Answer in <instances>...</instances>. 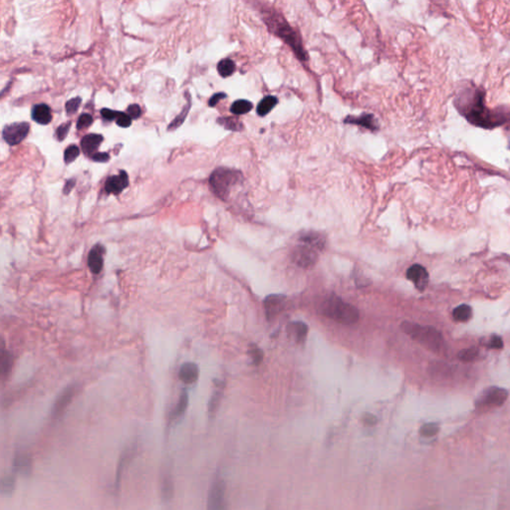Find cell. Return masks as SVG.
Here are the masks:
<instances>
[{
  "label": "cell",
  "instance_id": "1",
  "mask_svg": "<svg viewBox=\"0 0 510 510\" xmlns=\"http://www.w3.org/2000/svg\"><path fill=\"white\" fill-rule=\"evenodd\" d=\"M454 106L475 126L493 129L510 123V109L499 108L497 110H490L484 103V91L472 84L459 90L454 99Z\"/></svg>",
  "mask_w": 510,
  "mask_h": 510
},
{
  "label": "cell",
  "instance_id": "2",
  "mask_svg": "<svg viewBox=\"0 0 510 510\" xmlns=\"http://www.w3.org/2000/svg\"><path fill=\"white\" fill-rule=\"evenodd\" d=\"M262 18L268 29L292 49L300 61L305 62L308 60V54L304 49L299 34L289 25L281 14L273 9H264Z\"/></svg>",
  "mask_w": 510,
  "mask_h": 510
},
{
  "label": "cell",
  "instance_id": "3",
  "mask_svg": "<svg viewBox=\"0 0 510 510\" xmlns=\"http://www.w3.org/2000/svg\"><path fill=\"white\" fill-rule=\"evenodd\" d=\"M243 174L240 170L229 168H217L210 175L209 185L213 194L223 200H227L233 188L240 185Z\"/></svg>",
  "mask_w": 510,
  "mask_h": 510
},
{
  "label": "cell",
  "instance_id": "4",
  "mask_svg": "<svg viewBox=\"0 0 510 510\" xmlns=\"http://www.w3.org/2000/svg\"><path fill=\"white\" fill-rule=\"evenodd\" d=\"M403 331L415 341L431 352H440L443 347V337L441 333L429 326H422L412 322H403Z\"/></svg>",
  "mask_w": 510,
  "mask_h": 510
},
{
  "label": "cell",
  "instance_id": "5",
  "mask_svg": "<svg viewBox=\"0 0 510 510\" xmlns=\"http://www.w3.org/2000/svg\"><path fill=\"white\" fill-rule=\"evenodd\" d=\"M321 310L324 316L344 325H353L360 317L359 311L356 307L344 302L338 297L327 299L322 304Z\"/></svg>",
  "mask_w": 510,
  "mask_h": 510
},
{
  "label": "cell",
  "instance_id": "6",
  "mask_svg": "<svg viewBox=\"0 0 510 510\" xmlns=\"http://www.w3.org/2000/svg\"><path fill=\"white\" fill-rule=\"evenodd\" d=\"M508 397L506 390L498 387H490L486 389L477 402L479 409H488L500 407L504 404Z\"/></svg>",
  "mask_w": 510,
  "mask_h": 510
},
{
  "label": "cell",
  "instance_id": "7",
  "mask_svg": "<svg viewBox=\"0 0 510 510\" xmlns=\"http://www.w3.org/2000/svg\"><path fill=\"white\" fill-rule=\"evenodd\" d=\"M226 482L217 479L210 486L207 498V510H227L226 503Z\"/></svg>",
  "mask_w": 510,
  "mask_h": 510
},
{
  "label": "cell",
  "instance_id": "8",
  "mask_svg": "<svg viewBox=\"0 0 510 510\" xmlns=\"http://www.w3.org/2000/svg\"><path fill=\"white\" fill-rule=\"evenodd\" d=\"M292 260L302 268H310L315 265L318 259L317 250L313 247L301 243L292 251Z\"/></svg>",
  "mask_w": 510,
  "mask_h": 510
},
{
  "label": "cell",
  "instance_id": "9",
  "mask_svg": "<svg viewBox=\"0 0 510 510\" xmlns=\"http://www.w3.org/2000/svg\"><path fill=\"white\" fill-rule=\"evenodd\" d=\"M29 130L30 126L26 122L12 123L4 127L2 131V137L8 144L15 145L20 143L26 138Z\"/></svg>",
  "mask_w": 510,
  "mask_h": 510
},
{
  "label": "cell",
  "instance_id": "10",
  "mask_svg": "<svg viewBox=\"0 0 510 510\" xmlns=\"http://www.w3.org/2000/svg\"><path fill=\"white\" fill-rule=\"evenodd\" d=\"M407 277L414 283L419 291H425L428 285V273L426 269L420 264L412 265L407 271Z\"/></svg>",
  "mask_w": 510,
  "mask_h": 510
},
{
  "label": "cell",
  "instance_id": "11",
  "mask_svg": "<svg viewBox=\"0 0 510 510\" xmlns=\"http://www.w3.org/2000/svg\"><path fill=\"white\" fill-rule=\"evenodd\" d=\"M129 186V176L125 170H121L119 174L112 175L106 181L105 191L107 194H112L115 196L120 195L123 190Z\"/></svg>",
  "mask_w": 510,
  "mask_h": 510
},
{
  "label": "cell",
  "instance_id": "12",
  "mask_svg": "<svg viewBox=\"0 0 510 510\" xmlns=\"http://www.w3.org/2000/svg\"><path fill=\"white\" fill-rule=\"evenodd\" d=\"M105 248L102 244H96L92 247L88 255V266L93 274H99L104 266Z\"/></svg>",
  "mask_w": 510,
  "mask_h": 510
},
{
  "label": "cell",
  "instance_id": "13",
  "mask_svg": "<svg viewBox=\"0 0 510 510\" xmlns=\"http://www.w3.org/2000/svg\"><path fill=\"white\" fill-rule=\"evenodd\" d=\"M285 299H286V297L281 294H271V295H268L264 299L263 305H264L266 317L269 320H271L278 313L281 312V310L283 309V306H284Z\"/></svg>",
  "mask_w": 510,
  "mask_h": 510
},
{
  "label": "cell",
  "instance_id": "14",
  "mask_svg": "<svg viewBox=\"0 0 510 510\" xmlns=\"http://www.w3.org/2000/svg\"><path fill=\"white\" fill-rule=\"evenodd\" d=\"M345 124H351V125H357L360 127H363L365 129L371 130V131H377L379 129V124L377 119L372 114L364 113L359 117L355 116H348L344 120Z\"/></svg>",
  "mask_w": 510,
  "mask_h": 510
},
{
  "label": "cell",
  "instance_id": "15",
  "mask_svg": "<svg viewBox=\"0 0 510 510\" xmlns=\"http://www.w3.org/2000/svg\"><path fill=\"white\" fill-rule=\"evenodd\" d=\"M178 377L181 382L187 385H192L196 383L199 377L198 366L197 364L192 362H187L183 364L179 369Z\"/></svg>",
  "mask_w": 510,
  "mask_h": 510
},
{
  "label": "cell",
  "instance_id": "16",
  "mask_svg": "<svg viewBox=\"0 0 510 510\" xmlns=\"http://www.w3.org/2000/svg\"><path fill=\"white\" fill-rule=\"evenodd\" d=\"M104 138L101 135L98 134H89L86 135L81 142V148L82 151L86 156H90L92 158L93 155L97 153L98 148L100 147L101 142H103Z\"/></svg>",
  "mask_w": 510,
  "mask_h": 510
},
{
  "label": "cell",
  "instance_id": "17",
  "mask_svg": "<svg viewBox=\"0 0 510 510\" xmlns=\"http://www.w3.org/2000/svg\"><path fill=\"white\" fill-rule=\"evenodd\" d=\"M32 119L40 125H48L52 121L51 109L46 104H37L32 108Z\"/></svg>",
  "mask_w": 510,
  "mask_h": 510
},
{
  "label": "cell",
  "instance_id": "18",
  "mask_svg": "<svg viewBox=\"0 0 510 510\" xmlns=\"http://www.w3.org/2000/svg\"><path fill=\"white\" fill-rule=\"evenodd\" d=\"M287 332L293 340L297 343H301L307 336L308 327L303 322H292L287 326Z\"/></svg>",
  "mask_w": 510,
  "mask_h": 510
},
{
  "label": "cell",
  "instance_id": "19",
  "mask_svg": "<svg viewBox=\"0 0 510 510\" xmlns=\"http://www.w3.org/2000/svg\"><path fill=\"white\" fill-rule=\"evenodd\" d=\"M74 391L75 390L73 387L69 388V389L65 390V392L58 397V399L56 400V403L53 407V410H52V415L54 417L60 416L65 411V409L68 407V405L72 400L73 396H74V394H75Z\"/></svg>",
  "mask_w": 510,
  "mask_h": 510
},
{
  "label": "cell",
  "instance_id": "20",
  "mask_svg": "<svg viewBox=\"0 0 510 510\" xmlns=\"http://www.w3.org/2000/svg\"><path fill=\"white\" fill-rule=\"evenodd\" d=\"M136 449H137L136 446H133L132 448H128L121 455V458H120V461H119V465H118V468H117V473H116V481H115V489L117 491L119 490V486H120V482H121V478H122V473L124 471L125 465L134 456V454L136 453Z\"/></svg>",
  "mask_w": 510,
  "mask_h": 510
},
{
  "label": "cell",
  "instance_id": "21",
  "mask_svg": "<svg viewBox=\"0 0 510 510\" xmlns=\"http://www.w3.org/2000/svg\"><path fill=\"white\" fill-rule=\"evenodd\" d=\"M300 242L313 247L316 250H321L325 245L324 236L318 232H306L300 236Z\"/></svg>",
  "mask_w": 510,
  "mask_h": 510
},
{
  "label": "cell",
  "instance_id": "22",
  "mask_svg": "<svg viewBox=\"0 0 510 510\" xmlns=\"http://www.w3.org/2000/svg\"><path fill=\"white\" fill-rule=\"evenodd\" d=\"M278 99L275 96L269 95L264 97L257 105L256 112L260 117H264L271 112L272 109L277 105Z\"/></svg>",
  "mask_w": 510,
  "mask_h": 510
},
{
  "label": "cell",
  "instance_id": "23",
  "mask_svg": "<svg viewBox=\"0 0 510 510\" xmlns=\"http://www.w3.org/2000/svg\"><path fill=\"white\" fill-rule=\"evenodd\" d=\"M189 406V395L187 391H183L178 398V402L170 414V420H176L185 414Z\"/></svg>",
  "mask_w": 510,
  "mask_h": 510
},
{
  "label": "cell",
  "instance_id": "24",
  "mask_svg": "<svg viewBox=\"0 0 510 510\" xmlns=\"http://www.w3.org/2000/svg\"><path fill=\"white\" fill-rule=\"evenodd\" d=\"M14 468L22 475H29L32 469V460L28 455L18 454L14 458Z\"/></svg>",
  "mask_w": 510,
  "mask_h": 510
},
{
  "label": "cell",
  "instance_id": "25",
  "mask_svg": "<svg viewBox=\"0 0 510 510\" xmlns=\"http://www.w3.org/2000/svg\"><path fill=\"white\" fill-rule=\"evenodd\" d=\"M252 108L253 105L250 101L240 99L233 102V104L230 107V112L234 115H243L250 112Z\"/></svg>",
  "mask_w": 510,
  "mask_h": 510
},
{
  "label": "cell",
  "instance_id": "26",
  "mask_svg": "<svg viewBox=\"0 0 510 510\" xmlns=\"http://www.w3.org/2000/svg\"><path fill=\"white\" fill-rule=\"evenodd\" d=\"M453 319L457 322H467L472 316V309L469 305L461 304L453 310Z\"/></svg>",
  "mask_w": 510,
  "mask_h": 510
},
{
  "label": "cell",
  "instance_id": "27",
  "mask_svg": "<svg viewBox=\"0 0 510 510\" xmlns=\"http://www.w3.org/2000/svg\"><path fill=\"white\" fill-rule=\"evenodd\" d=\"M217 71L224 78L231 76L235 71V64L231 59L226 58L217 64Z\"/></svg>",
  "mask_w": 510,
  "mask_h": 510
},
{
  "label": "cell",
  "instance_id": "28",
  "mask_svg": "<svg viewBox=\"0 0 510 510\" xmlns=\"http://www.w3.org/2000/svg\"><path fill=\"white\" fill-rule=\"evenodd\" d=\"M217 123L220 124V125H222L223 127H225L226 129L230 130V131H234V132L242 131L243 128H244L242 122L239 119H237V118H231V117L218 118L217 119Z\"/></svg>",
  "mask_w": 510,
  "mask_h": 510
},
{
  "label": "cell",
  "instance_id": "29",
  "mask_svg": "<svg viewBox=\"0 0 510 510\" xmlns=\"http://www.w3.org/2000/svg\"><path fill=\"white\" fill-rule=\"evenodd\" d=\"M161 492H162V498L165 501H169L172 498L173 493H174V486H173V482L170 477L165 478V480L162 483Z\"/></svg>",
  "mask_w": 510,
  "mask_h": 510
},
{
  "label": "cell",
  "instance_id": "30",
  "mask_svg": "<svg viewBox=\"0 0 510 510\" xmlns=\"http://www.w3.org/2000/svg\"><path fill=\"white\" fill-rule=\"evenodd\" d=\"M479 350L475 347L464 349L458 353V359L462 362H471L475 361L479 357Z\"/></svg>",
  "mask_w": 510,
  "mask_h": 510
},
{
  "label": "cell",
  "instance_id": "31",
  "mask_svg": "<svg viewBox=\"0 0 510 510\" xmlns=\"http://www.w3.org/2000/svg\"><path fill=\"white\" fill-rule=\"evenodd\" d=\"M80 155V149L75 144H71L64 152V161L66 164L74 162Z\"/></svg>",
  "mask_w": 510,
  "mask_h": 510
},
{
  "label": "cell",
  "instance_id": "32",
  "mask_svg": "<svg viewBox=\"0 0 510 510\" xmlns=\"http://www.w3.org/2000/svg\"><path fill=\"white\" fill-rule=\"evenodd\" d=\"M15 488V479L13 476H5L1 480V491L3 494H10Z\"/></svg>",
  "mask_w": 510,
  "mask_h": 510
},
{
  "label": "cell",
  "instance_id": "33",
  "mask_svg": "<svg viewBox=\"0 0 510 510\" xmlns=\"http://www.w3.org/2000/svg\"><path fill=\"white\" fill-rule=\"evenodd\" d=\"M190 107H191V101L189 100L188 105H187L186 108H185V110L181 111L180 115H178V116H177V117H176V118L171 122V124L169 126V128H168L169 131H171V130L177 129L181 124L184 123V121H185V119H186V117H187V115H188V113H189Z\"/></svg>",
  "mask_w": 510,
  "mask_h": 510
},
{
  "label": "cell",
  "instance_id": "34",
  "mask_svg": "<svg viewBox=\"0 0 510 510\" xmlns=\"http://www.w3.org/2000/svg\"><path fill=\"white\" fill-rule=\"evenodd\" d=\"M439 425L434 424V423H428V424H425L422 427H421V434L423 436H425V438H431V436L435 435L436 433L439 432Z\"/></svg>",
  "mask_w": 510,
  "mask_h": 510
},
{
  "label": "cell",
  "instance_id": "35",
  "mask_svg": "<svg viewBox=\"0 0 510 510\" xmlns=\"http://www.w3.org/2000/svg\"><path fill=\"white\" fill-rule=\"evenodd\" d=\"M81 102H82V99L80 97H76V98H73L71 100H69L67 103H66V112L68 115H73L75 114L78 109L81 105Z\"/></svg>",
  "mask_w": 510,
  "mask_h": 510
},
{
  "label": "cell",
  "instance_id": "36",
  "mask_svg": "<svg viewBox=\"0 0 510 510\" xmlns=\"http://www.w3.org/2000/svg\"><path fill=\"white\" fill-rule=\"evenodd\" d=\"M93 117L90 114H83L79 117L76 126L78 130H84L86 128H89L93 124Z\"/></svg>",
  "mask_w": 510,
  "mask_h": 510
},
{
  "label": "cell",
  "instance_id": "37",
  "mask_svg": "<svg viewBox=\"0 0 510 510\" xmlns=\"http://www.w3.org/2000/svg\"><path fill=\"white\" fill-rule=\"evenodd\" d=\"M70 127H71V122H67V123H64L62 124L58 129L57 131L55 132V137L56 139L59 141V142H62L66 139L68 133H69V130H70Z\"/></svg>",
  "mask_w": 510,
  "mask_h": 510
},
{
  "label": "cell",
  "instance_id": "38",
  "mask_svg": "<svg viewBox=\"0 0 510 510\" xmlns=\"http://www.w3.org/2000/svg\"><path fill=\"white\" fill-rule=\"evenodd\" d=\"M253 363L255 365H259L263 359V352L261 349L257 348L256 346H250V352H249Z\"/></svg>",
  "mask_w": 510,
  "mask_h": 510
},
{
  "label": "cell",
  "instance_id": "39",
  "mask_svg": "<svg viewBox=\"0 0 510 510\" xmlns=\"http://www.w3.org/2000/svg\"><path fill=\"white\" fill-rule=\"evenodd\" d=\"M116 123L121 128H128L132 124V119H131V117L128 114L123 113V112H119V115H118V117L116 119Z\"/></svg>",
  "mask_w": 510,
  "mask_h": 510
},
{
  "label": "cell",
  "instance_id": "40",
  "mask_svg": "<svg viewBox=\"0 0 510 510\" xmlns=\"http://www.w3.org/2000/svg\"><path fill=\"white\" fill-rule=\"evenodd\" d=\"M221 397H222V393L221 392H216L213 394L212 397L210 398V402H209V405H208V412L209 414H213L218 405H220V402H221Z\"/></svg>",
  "mask_w": 510,
  "mask_h": 510
},
{
  "label": "cell",
  "instance_id": "41",
  "mask_svg": "<svg viewBox=\"0 0 510 510\" xmlns=\"http://www.w3.org/2000/svg\"><path fill=\"white\" fill-rule=\"evenodd\" d=\"M1 366H2V373L5 374L7 372H9L10 368H11V365H12V356L6 352V353H2V359H1Z\"/></svg>",
  "mask_w": 510,
  "mask_h": 510
},
{
  "label": "cell",
  "instance_id": "42",
  "mask_svg": "<svg viewBox=\"0 0 510 510\" xmlns=\"http://www.w3.org/2000/svg\"><path fill=\"white\" fill-rule=\"evenodd\" d=\"M127 114L131 117V119H139L142 115V110H141V107L137 104H133V105H130L128 107V110H127Z\"/></svg>",
  "mask_w": 510,
  "mask_h": 510
},
{
  "label": "cell",
  "instance_id": "43",
  "mask_svg": "<svg viewBox=\"0 0 510 510\" xmlns=\"http://www.w3.org/2000/svg\"><path fill=\"white\" fill-rule=\"evenodd\" d=\"M101 115L107 121H113V120L117 119V117L119 115V112L110 110V109H102V110H101Z\"/></svg>",
  "mask_w": 510,
  "mask_h": 510
},
{
  "label": "cell",
  "instance_id": "44",
  "mask_svg": "<svg viewBox=\"0 0 510 510\" xmlns=\"http://www.w3.org/2000/svg\"><path fill=\"white\" fill-rule=\"evenodd\" d=\"M488 346L489 348L491 349H501L503 347V342H502V339L499 337V336H492L489 340V343H488Z\"/></svg>",
  "mask_w": 510,
  "mask_h": 510
},
{
  "label": "cell",
  "instance_id": "45",
  "mask_svg": "<svg viewBox=\"0 0 510 510\" xmlns=\"http://www.w3.org/2000/svg\"><path fill=\"white\" fill-rule=\"evenodd\" d=\"M378 422V419L372 415V414H365L363 416V423L364 425H366L368 426H373L377 424Z\"/></svg>",
  "mask_w": 510,
  "mask_h": 510
},
{
  "label": "cell",
  "instance_id": "46",
  "mask_svg": "<svg viewBox=\"0 0 510 510\" xmlns=\"http://www.w3.org/2000/svg\"><path fill=\"white\" fill-rule=\"evenodd\" d=\"M227 98V94L225 93H217V94H214L208 101V106L209 107H214L217 105V103L220 102L221 100L223 99H226Z\"/></svg>",
  "mask_w": 510,
  "mask_h": 510
},
{
  "label": "cell",
  "instance_id": "47",
  "mask_svg": "<svg viewBox=\"0 0 510 510\" xmlns=\"http://www.w3.org/2000/svg\"><path fill=\"white\" fill-rule=\"evenodd\" d=\"M92 160L97 163H107L109 160H110V156H109V154H107V153H98L97 152L95 155L92 156Z\"/></svg>",
  "mask_w": 510,
  "mask_h": 510
},
{
  "label": "cell",
  "instance_id": "48",
  "mask_svg": "<svg viewBox=\"0 0 510 510\" xmlns=\"http://www.w3.org/2000/svg\"><path fill=\"white\" fill-rule=\"evenodd\" d=\"M75 183H76V180L74 178H73V179L71 178V179L67 180V183L65 184V187L63 189V194L68 195L72 191V189L75 187Z\"/></svg>",
  "mask_w": 510,
  "mask_h": 510
}]
</instances>
